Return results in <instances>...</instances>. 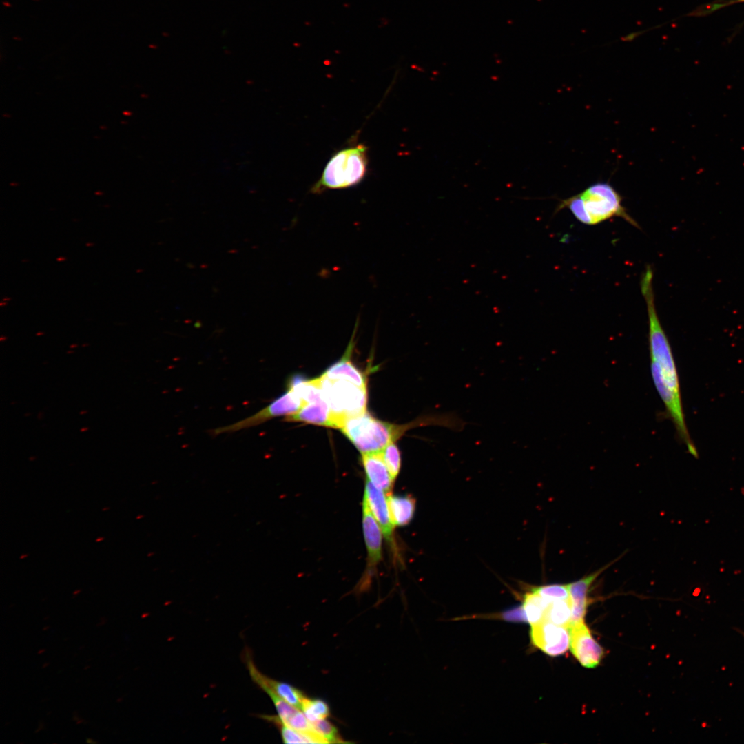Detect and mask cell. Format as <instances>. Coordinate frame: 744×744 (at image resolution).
I'll use <instances>...</instances> for the list:
<instances>
[{"label": "cell", "instance_id": "obj_1", "mask_svg": "<svg viewBox=\"0 0 744 744\" xmlns=\"http://www.w3.org/2000/svg\"><path fill=\"white\" fill-rule=\"evenodd\" d=\"M652 280L653 271L651 266L648 265L641 276L640 287L648 311L652 380L679 437L689 453L697 458L696 448L686 426L679 376L671 347L657 313Z\"/></svg>", "mask_w": 744, "mask_h": 744}, {"label": "cell", "instance_id": "obj_2", "mask_svg": "<svg viewBox=\"0 0 744 744\" xmlns=\"http://www.w3.org/2000/svg\"><path fill=\"white\" fill-rule=\"evenodd\" d=\"M622 200L621 196L610 183L598 182L577 194L561 200L555 213L568 208L577 220L588 225L620 217L639 228L622 205Z\"/></svg>", "mask_w": 744, "mask_h": 744}, {"label": "cell", "instance_id": "obj_3", "mask_svg": "<svg viewBox=\"0 0 744 744\" xmlns=\"http://www.w3.org/2000/svg\"><path fill=\"white\" fill-rule=\"evenodd\" d=\"M368 147L358 144L337 152L327 163L320 178L312 187L313 193L353 187L364 178L368 165Z\"/></svg>", "mask_w": 744, "mask_h": 744}, {"label": "cell", "instance_id": "obj_4", "mask_svg": "<svg viewBox=\"0 0 744 744\" xmlns=\"http://www.w3.org/2000/svg\"><path fill=\"white\" fill-rule=\"evenodd\" d=\"M324 399L340 428L345 420L366 411L367 389L342 379H332L323 374L318 378Z\"/></svg>", "mask_w": 744, "mask_h": 744}, {"label": "cell", "instance_id": "obj_5", "mask_svg": "<svg viewBox=\"0 0 744 744\" xmlns=\"http://www.w3.org/2000/svg\"><path fill=\"white\" fill-rule=\"evenodd\" d=\"M303 406L304 404L298 395L288 389L287 392L256 413L236 423L214 429L212 433L214 435L233 433L255 426L275 417L293 415Z\"/></svg>", "mask_w": 744, "mask_h": 744}, {"label": "cell", "instance_id": "obj_6", "mask_svg": "<svg viewBox=\"0 0 744 744\" xmlns=\"http://www.w3.org/2000/svg\"><path fill=\"white\" fill-rule=\"evenodd\" d=\"M530 639L535 646L550 656L566 652L570 645L569 628L556 625L548 620L532 625Z\"/></svg>", "mask_w": 744, "mask_h": 744}, {"label": "cell", "instance_id": "obj_7", "mask_svg": "<svg viewBox=\"0 0 744 744\" xmlns=\"http://www.w3.org/2000/svg\"><path fill=\"white\" fill-rule=\"evenodd\" d=\"M569 630L570 650L575 658L585 668L597 666L603 656V650L594 639L584 621L570 625Z\"/></svg>", "mask_w": 744, "mask_h": 744}, {"label": "cell", "instance_id": "obj_8", "mask_svg": "<svg viewBox=\"0 0 744 744\" xmlns=\"http://www.w3.org/2000/svg\"><path fill=\"white\" fill-rule=\"evenodd\" d=\"M285 420L302 422L335 428H340L338 420L331 413L323 395L308 402L296 413L287 416Z\"/></svg>", "mask_w": 744, "mask_h": 744}, {"label": "cell", "instance_id": "obj_9", "mask_svg": "<svg viewBox=\"0 0 744 744\" xmlns=\"http://www.w3.org/2000/svg\"><path fill=\"white\" fill-rule=\"evenodd\" d=\"M364 499L380 526L384 536L389 541H391L395 526L391 520L385 493L368 480L365 484Z\"/></svg>", "mask_w": 744, "mask_h": 744}, {"label": "cell", "instance_id": "obj_10", "mask_svg": "<svg viewBox=\"0 0 744 744\" xmlns=\"http://www.w3.org/2000/svg\"><path fill=\"white\" fill-rule=\"evenodd\" d=\"M248 668L253 680L265 692L271 691L290 705L301 710L302 701L305 696L302 692L293 686L278 681L261 674L251 661H248Z\"/></svg>", "mask_w": 744, "mask_h": 744}, {"label": "cell", "instance_id": "obj_11", "mask_svg": "<svg viewBox=\"0 0 744 744\" xmlns=\"http://www.w3.org/2000/svg\"><path fill=\"white\" fill-rule=\"evenodd\" d=\"M612 563H610L597 571L568 584L572 608V619L570 625L583 621V617L586 614V608L589 602L588 593L590 587L601 572L612 565Z\"/></svg>", "mask_w": 744, "mask_h": 744}, {"label": "cell", "instance_id": "obj_12", "mask_svg": "<svg viewBox=\"0 0 744 744\" xmlns=\"http://www.w3.org/2000/svg\"><path fill=\"white\" fill-rule=\"evenodd\" d=\"M362 526L368 553L369 568L375 567L382 558L381 528L364 499L362 504Z\"/></svg>", "mask_w": 744, "mask_h": 744}, {"label": "cell", "instance_id": "obj_13", "mask_svg": "<svg viewBox=\"0 0 744 744\" xmlns=\"http://www.w3.org/2000/svg\"><path fill=\"white\" fill-rule=\"evenodd\" d=\"M362 459L368 480L384 493L389 492L394 480L383 459L382 451L363 453Z\"/></svg>", "mask_w": 744, "mask_h": 744}, {"label": "cell", "instance_id": "obj_14", "mask_svg": "<svg viewBox=\"0 0 744 744\" xmlns=\"http://www.w3.org/2000/svg\"><path fill=\"white\" fill-rule=\"evenodd\" d=\"M389 508L394 526L408 524L413 517L415 502L409 495H389L387 497Z\"/></svg>", "mask_w": 744, "mask_h": 744}, {"label": "cell", "instance_id": "obj_15", "mask_svg": "<svg viewBox=\"0 0 744 744\" xmlns=\"http://www.w3.org/2000/svg\"><path fill=\"white\" fill-rule=\"evenodd\" d=\"M323 375L329 378L342 379L349 381L361 388L366 389V378L347 358L334 363Z\"/></svg>", "mask_w": 744, "mask_h": 744}, {"label": "cell", "instance_id": "obj_16", "mask_svg": "<svg viewBox=\"0 0 744 744\" xmlns=\"http://www.w3.org/2000/svg\"><path fill=\"white\" fill-rule=\"evenodd\" d=\"M550 601L532 590L524 595L522 609L526 619L530 626L544 619L546 610Z\"/></svg>", "mask_w": 744, "mask_h": 744}, {"label": "cell", "instance_id": "obj_17", "mask_svg": "<svg viewBox=\"0 0 744 744\" xmlns=\"http://www.w3.org/2000/svg\"><path fill=\"white\" fill-rule=\"evenodd\" d=\"M544 619L556 625L569 628L572 619L570 599L550 601L546 608Z\"/></svg>", "mask_w": 744, "mask_h": 744}, {"label": "cell", "instance_id": "obj_18", "mask_svg": "<svg viewBox=\"0 0 744 744\" xmlns=\"http://www.w3.org/2000/svg\"><path fill=\"white\" fill-rule=\"evenodd\" d=\"M274 720L278 721L274 718ZM282 741L285 743H329L320 734H309L287 726L280 721Z\"/></svg>", "mask_w": 744, "mask_h": 744}, {"label": "cell", "instance_id": "obj_19", "mask_svg": "<svg viewBox=\"0 0 744 744\" xmlns=\"http://www.w3.org/2000/svg\"><path fill=\"white\" fill-rule=\"evenodd\" d=\"M301 710L310 722L326 719L330 714L328 705L321 699H311L305 697L302 701Z\"/></svg>", "mask_w": 744, "mask_h": 744}, {"label": "cell", "instance_id": "obj_20", "mask_svg": "<svg viewBox=\"0 0 744 744\" xmlns=\"http://www.w3.org/2000/svg\"><path fill=\"white\" fill-rule=\"evenodd\" d=\"M382 456L389 473L395 480L401 468V454L395 444L391 442L382 450Z\"/></svg>", "mask_w": 744, "mask_h": 744}, {"label": "cell", "instance_id": "obj_21", "mask_svg": "<svg viewBox=\"0 0 744 744\" xmlns=\"http://www.w3.org/2000/svg\"><path fill=\"white\" fill-rule=\"evenodd\" d=\"M541 597L549 600H567L570 599L568 584H551L533 588L532 589Z\"/></svg>", "mask_w": 744, "mask_h": 744}, {"label": "cell", "instance_id": "obj_22", "mask_svg": "<svg viewBox=\"0 0 744 744\" xmlns=\"http://www.w3.org/2000/svg\"><path fill=\"white\" fill-rule=\"evenodd\" d=\"M313 728L322 735L329 743H347L340 737L337 728L325 719L310 722Z\"/></svg>", "mask_w": 744, "mask_h": 744}, {"label": "cell", "instance_id": "obj_23", "mask_svg": "<svg viewBox=\"0 0 744 744\" xmlns=\"http://www.w3.org/2000/svg\"><path fill=\"white\" fill-rule=\"evenodd\" d=\"M659 27H661V25H657V26L655 25V26H653L652 28H649L648 29L643 30H638V31L632 32H630V33L621 37L619 40L621 41H623V42H632L634 40H635L637 38H638L640 36L645 34V32H648L650 30H652L654 29H656L657 28H659Z\"/></svg>", "mask_w": 744, "mask_h": 744}, {"label": "cell", "instance_id": "obj_24", "mask_svg": "<svg viewBox=\"0 0 744 744\" xmlns=\"http://www.w3.org/2000/svg\"><path fill=\"white\" fill-rule=\"evenodd\" d=\"M66 260V258H65V257H62V256H61V257H59V258H57V259H56V260H57V261H63V260Z\"/></svg>", "mask_w": 744, "mask_h": 744}, {"label": "cell", "instance_id": "obj_25", "mask_svg": "<svg viewBox=\"0 0 744 744\" xmlns=\"http://www.w3.org/2000/svg\"><path fill=\"white\" fill-rule=\"evenodd\" d=\"M3 5L5 6H7V7H10V6H11V5H10V3H8V2H7V1H3Z\"/></svg>", "mask_w": 744, "mask_h": 744}, {"label": "cell", "instance_id": "obj_26", "mask_svg": "<svg viewBox=\"0 0 744 744\" xmlns=\"http://www.w3.org/2000/svg\"><path fill=\"white\" fill-rule=\"evenodd\" d=\"M87 743H96L94 741L90 740V738L87 739Z\"/></svg>", "mask_w": 744, "mask_h": 744}, {"label": "cell", "instance_id": "obj_27", "mask_svg": "<svg viewBox=\"0 0 744 744\" xmlns=\"http://www.w3.org/2000/svg\"><path fill=\"white\" fill-rule=\"evenodd\" d=\"M2 300L3 301L10 300V298H3Z\"/></svg>", "mask_w": 744, "mask_h": 744}, {"label": "cell", "instance_id": "obj_28", "mask_svg": "<svg viewBox=\"0 0 744 744\" xmlns=\"http://www.w3.org/2000/svg\"><path fill=\"white\" fill-rule=\"evenodd\" d=\"M93 245H94V244H93V243H87V244H86V246H87V247H90V246H93Z\"/></svg>", "mask_w": 744, "mask_h": 744}, {"label": "cell", "instance_id": "obj_29", "mask_svg": "<svg viewBox=\"0 0 744 744\" xmlns=\"http://www.w3.org/2000/svg\"><path fill=\"white\" fill-rule=\"evenodd\" d=\"M1 304V306H3V305H6V304H7V302H1V304Z\"/></svg>", "mask_w": 744, "mask_h": 744}, {"label": "cell", "instance_id": "obj_30", "mask_svg": "<svg viewBox=\"0 0 744 744\" xmlns=\"http://www.w3.org/2000/svg\"><path fill=\"white\" fill-rule=\"evenodd\" d=\"M13 38H14V39H17V40H21V38L16 37H14Z\"/></svg>", "mask_w": 744, "mask_h": 744}, {"label": "cell", "instance_id": "obj_31", "mask_svg": "<svg viewBox=\"0 0 744 744\" xmlns=\"http://www.w3.org/2000/svg\"><path fill=\"white\" fill-rule=\"evenodd\" d=\"M101 539H103V538H99L96 539V541H101Z\"/></svg>", "mask_w": 744, "mask_h": 744}, {"label": "cell", "instance_id": "obj_32", "mask_svg": "<svg viewBox=\"0 0 744 744\" xmlns=\"http://www.w3.org/2000/svg\"><path fill=\"white\" fill-rule=\"evenodd\" d=\"M34 1H39V0H34Z\"/></svg>", "mask_w": 744, "mask_h": 744}]
</instances>
